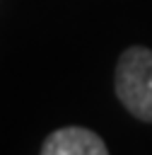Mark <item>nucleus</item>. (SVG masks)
Returning <instances> with one entry per match:
<instances>
[{
	"mask_svg": "<svg viewBox=\"0 0 152 155\" xmlns=\"http://www.w3.org/2000/svg\"><path fill=\"white\" fill-rule=\"evenodd\" d=\"M113 90L121 104L140 121L152 124V51L130 46L121 53L113 73Z\"/></svg>",
	"mask_w": 152,
	"mask_h": 155,
	"instance_id": "f257e3e1",
	"label": "nucleus"
},
{
	"mask_svg": "<svg viewBox=\"0 0 152 155\" xmlns=\"http://www.w3.org/2000/svg\"><path fill=\"white\" fill-rule=\"evenodd\" d=\"M43 155H106V143L84 126H63L53 131L43 145Z\"/></svg>",
	"mask_w": 152,
	"mask_h": 155,
	"instance_id": "f03ea898",
	"label": "nucleus"
}]
</instances>
